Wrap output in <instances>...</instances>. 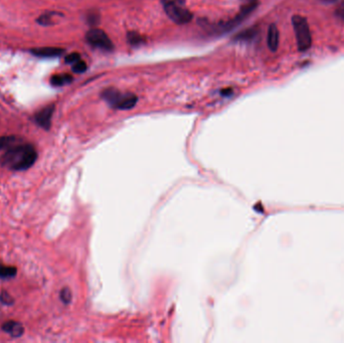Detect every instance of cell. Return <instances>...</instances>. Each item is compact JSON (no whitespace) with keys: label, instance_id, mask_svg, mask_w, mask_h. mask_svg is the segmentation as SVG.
Listing matches in <instances>:
<instances>
[{"label":"cell","instance_id":"6da1fadb","mask_svg":"<svg viewBox=\"0 0 344 343\" xmlns=\"http://www.w3.org/2000/svg\"><path fill=\"white\" fill-rule=\"evenodd\" d=\"M38 158L36 148L30 144H16L6 150L1 157L2 165L11 170H26L35 164Z\"/></svg>","mask_w":344,"mask_h":343},{"label":"cell","instance_id":"7a4b0ae2","mask_svg":"<svg viewBox=\"0 0 344 343\" xmlns=\"http://www.w3.org/2000/svg\"><path fill=\"white\" fill-rule=\"evenodd\" d=\"M259 5L258 0H245L241 6L238 14L235 16V19L229 20L226 21H221L215 25H211V28L219 34L223 32H227L237 27L240 23H242L248 16L256 10Z\"/></svg>","mask_w":344,"mask_h":343},{"label":"cell","instance_id":"3957f363","mask_svg":"<svg viewBox=\"0 0 344 343\" xmlns=\"http://www.w3.org/2000/svg\"><path fill=\"white\" fill-rule=\"evenodd\" d=\"M168 18L177 24H186L191 21L193 15L185 6V0H161Z\"/></svg>","mask_w":344,"mask_h":343},{"label":"cell","instance_id":"277c9868","mask_svg":"<svg viewBox=\"0 0 344 343\" xmlns=\"http://www.w3.org/2000/svg\"><path fill=\"white\" fill-rule=\"evenodd\" d=\"M293 29L296 37V42L300 52H306L312 45V36L307 20L301 15H294L292 18Z\"/></svg>","mask_w":344,"mask_h":343},{"label":"cell","instance_id":"5b68a950","mask_svg":"<svg viewBox=\"0 0 344 343\" xmlns=\"http://www.w3.org/2000/svg\"><path fill=\"white\" fill-rule=\"evenodd\" d=\"M86 40L89 44L94 47L100 48V50L106 52H112L114 50V43L111 39L107 36L106 32L100 28H92L90 29L87 35Z\"/></svg>","mask_w":344,"mask_h":343},{"label":"cell","instance_id":"8992f818","mask_svg":"<svg viewBox=\"0 0 344 343\" xmlns=\"http://www.w3.org/2000/svg\"><path fill=\"white\" fill-rule=\"evenodd\" d=\"M55 112V106L54 105H50L46 106L43 109H41L40 111H39L37 113V115L35 116V120L37 122V124L43 128L44 130H50L51 125H52V118L54 115Z\"/></svg>","mask_w":344,"mask_h":343},{"label":"cell","instance_id":"52a82bcc","mask_svg":"<svg viewBox=\"0 0 344 343\" xmlns=\"http://www.w3.org/2000/svg\"><path fill=\"white\" fill-rule=\"evenodd\" d=\"M31 54L41 59H53L59 58L63 55L64 50L61 47H39L32 48Z\"/></svg>","mask_w":344,"mask_h":343},{"label":"cell","instance_id":"ba28073f","mask_svg":"<svg viewBox=\"0 0 344 343\" xmlns=\"http://www.w3.org/2000/svg\"><path fill=\"white\" fill-rule=\"evenodd\" d=\"M101 96H102V99H104L111 107L117 109L122 99L123 93H121L119 90L115 88H108L102 92Z\"/></svg>","mask_w":344,"mask_h":343},{"label":"cell","instance_id":"9c48e42d","mask_svg":"<svg viewBox=\"0 0 344 343\" xmlns=\"http://www.w3.org/2000/svg\"><path fill=\"white\" fill-rule=\"evenodd\" d=\"M279 40H280L279 29H278V27L275 24H271L268 29L267 43L272 52H276L278 50V47H279Z\"/></svg>","mask_w":344,"mask_h":343},{"label":"cell","instance_id":"30bf717a","mask_svg":"<svg viewBox=\"0 0 344 343\" xmlns=\"http://www.w3.org/2000/svg\"><path fill=\"white\" fill-rule=\"evenodd\" d=\"M2 330L12 337H20L24 332L23 326L20 322L12 320L7 321L2 325Z\"/></svg>","mask_w":344,"mask_h":343},{"label":"cell","instance_id":"8fae6325","mask_svg":"<svg viewBox=\"0 0 344 343\" xmlns=\"http://www.w3.org/2000/svg\"><path fill=\"white\" fill-rule=\"evenodd\" d=\"M259 31L260 29L258 26H253L239 32V34L234 38V40L236 41H243V42L254 40L259 35Z\"/></svg>","mask_w":344,"mask_h":343},{"label":"cell","instance_id":"7c38bea8","mask_svg":"<svg viewBox=\"0 0 344 343\" xmlns=\"http://www.w3.org/2000/svg\"><path fill=\"white\" fill-rule=\"evenodd\" d=\"M138 102V97L134 94L125 93L118 105V110H130L135 107Z\"/></svg>","mask_w":344,"mask_h":343},{"label":"cell","instance_id":"4fadbf2b","mask_svg":"<svg viewBox=\"0 0 344 343\" xmlns=\"http://www.w3.org/2000/svg\"><path fill=\"white\" fill-rule=\"evenodd\" d=\"M74 78L69 75V74H61V75H55L51 79V84L55 87H61L64 85L71 84L73 81Z\"/></svg>","mask_w":344,"mask_h":343},{"label":"cell","instance_id":"5bb4252c","mask_svg":"<svg viewBox=\"0 0 344 343\" xmlns=\"http://www.w3.org/2000/svg\"><path fill=\"white\" fill-rule=\"evenodd\" d=\"M19 139L14 136H2L0 137V150H7L10 147L19 144Z\"/></svg>","mask_w":344,"mask_h":343},{"label":"cell","instance_id":"9a60e30c","mask_svg":"<svg viewBox=\"0 0 344 343\" xmlns=\"http://www.w3.org/2000/svg\"><path fill=\"white\" fill-rule=\"evenodd\" d=\"M127 40H128L129 43L133 46H139L145 42V39L140 34H138V32H135V31L128 32Z\"/></svg>","mask_w":344,"mask_h":343},{"label":"cell","instance_id":"2e32d148","mask_svg":"<svg viewBox=\"0 0 344 343\" xmlns=\"http://www.w3.org/2000/svg\"><path fill=\"white\" fill-rule=\"evenodd\" d=\"M16 268L10 266H4L0 262V278L2 279H8V278H13L16 275Z\"/></svg>","mask_w":344,"mask_h":343},{"label":"cell","instance_id":"e0dca14e","mask_svg":"<svg viewBox=\"0 0 344 343\" xmlns=\"http://www.w3.org/2000/svg\"><path fill=\"white\" fill-rule=\"evenodd\" d=\"M87 21L91 26H96L100 22V14L97 11H90L87 14Z\"/></svg>","mask_w":344,"mask_h":343},{"label":"cell","instance_id":"ac0fdd59","mask_svg":"<svg viewBox=\"0 0 344 343\" xmlns=\"http://www.w3.org/2000/svg\"><path fill=\"white\" fill-rule=\"evenodd\" d=\"M56 13L55 12H48V13H45L43 15H41L40 18L38 20V22L43 26H46V25H51L53 24V15H55Z\"/></svg>","mask_w":344,"mask_h":343},{"label":"cell","instance_id":"d6986e66","mask_svg":"<svg viewBox=\"0 0 344 343\" xmlns=\"http://www.w3.org/2000/svg\"><path fill=\"white\" fill-rule=\"evenodd\" d=\"M74 73L77 74H81L87 71V63L84 61H78L77 62L73 63V68H72Z\"/></svg>","mask_w":344,"mask_h":343},{"label":"cell","instance_id":"ffe728a7","mask_svg":"<svg viewBox=\"0 0 344 343\" xmlns=\"http://www.w3.org/2000/svg\"><path fill=\"white\" fill-rule=\"evenodd\" d=\"M61 299L64 304H69L72 299V293L69 288H63L61 292Z\"/></svg>","mask_w":344,"mask_h":343},{"label":"cell","instance_id":"44dd1931","mask_svg":"<svg viewBox=\"0 0 344 343\" xmlns=\"http://www.w3.org/2000/svg\"><path fill=\"white\" fill-rule=\"evenodd\" d=\"M80 60H81V56L78 53H72V54H70V55H68L67 57H65V62H67V63H72L73 64V63L77 62Z\"/></svg>","mask_w":344,"mask_h":343},{"label":"cell","instance_id":"7402d4cb","mask_svg":"<svg viewBox=\"0 0 344 343\" xmlns=\"http://www.w3.org/2000/svg\"><path fill=\"white\" fill-rule=\"evenodd\" d=\"M0 300H1V302L3 304H7V305L12 304V302H13V299L11 298V296L9 295V294L6 293V292H2L1 296H0Z\"/></svg>","mask_w":344,"mask_h":343},{"label":"cell","instance_id":"603a6c76","mask_svg":"<svg viewBox=\"0 0 344 343\" xmlns=\"http://www.w3.org/2000/svg\"><path fill=\"white\" fill-rule=\"evenodd\" d=\"M335 14H336V16H337L338 19H340L341 20L344 21V1H342L338 5V7H337V9L335 11Z\"/></svg>","mask_w":344,"mask_h":343},{"label":"cell","instance_id":"cb8c5ba5","mask_svg":"<svg viewBox=\"0 0 344 343\" xmlns=\"http://www.w3.org/2000/svg\"><path fill=\"white\" fill-rule=\"evenodd\" d=\"M221 95L223 97H229L231 95H233V89L231 88H226L221 91Z\"/></svg>","mask_w":344,"mask_h":343},{"label":"cell","instance_id":"d4e9b609","mask_svg":"<svg viewBox=\"0 0 344 343\" xmlns=\"http://www.w3.org/2000/svg\"><path fill=\"white\" fill-rule=\"evenodd\" d=\"M320 1L324 3H334L337 1V0H320Z\"/></svg>","mask_w":344,"mask_h":343}]
</instances>
